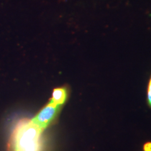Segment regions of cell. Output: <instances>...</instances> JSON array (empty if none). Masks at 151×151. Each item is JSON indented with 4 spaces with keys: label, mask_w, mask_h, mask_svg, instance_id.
I'll return each mask as SVG.
<instances>
[{
    "label": "cell",
    "mask_w": 151,
    "mask_h": 151,
    "mask_svg": "<svg viewBox=\"0 0 151 151\" xmlns=\"http://www.w3.org/2000/svg\"><path fill=\"white\" fill-rule=\"evenodd\" d=\"M43 130L32 119H20L7 145V151H42Z\"/></svg>",
    "instance_id": "1"
},
{
    "label": "cell",
    "mask_w": 151,
    "mask_h": 151,
    "mask_svg": "<svg viewBox=\"0 0 151 151\" xmlns=\"http://www.w3.org/2000/svg\"><path fill=\"white\" fill-rule=\"evenodd\" d=\"M62 106L49 101L36 115L33 121L43 129L56 122Z\"/></svg>",
    "instance_id": "2"
},
{
    "label": "cell",
    "mask_w": 151,
    "mask_h": 151,
    "mask_svg": "<svg viewBox=\"0 0 151 151\" xmlns=\"http://www.w3.org/2000/svg\"><path fill=\"white\" fill-rule=\"evenodd\" d=\"M68 95V92L65 87H58L54 88L50 100L54 104L63 106L66 101Z\"/></svg>",
    "instance_id": "3"
},
{
    "label": "cell",
    "mask_w": 151,
    "mask_h": 151,
    "mask_svg": "<svg viewBox=\"0 0 151 151\" xmlns=\"http://www.w3.org/2000/svg\"><path fill=\"white\" fill-rule=\"evenodd\" d=\"M147 104L148 106L151 108V76L150 80L148 82V85L147 88Z\"/></svg>",
    "instance_id": "4"
},
{
    "label": "cell",
    "mask_w": 151,
    "mask_h": 151,
    "mask_svg": "<svg viewBox=\"0 0 151 151\" xmlns=\"http://www.w3.org/2000/svg\"><path fill=\"white\" fill-rule=\"evenodd\" d=\"M144 151H151V142H147L143 146Z\"/></svg>",
    "instance_id": "5"
}]
</instances>
